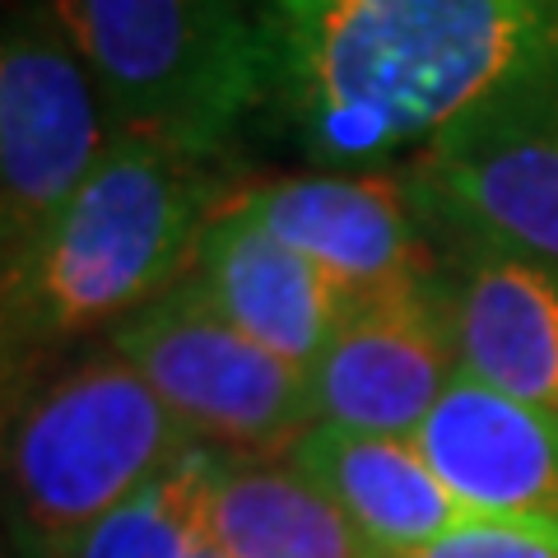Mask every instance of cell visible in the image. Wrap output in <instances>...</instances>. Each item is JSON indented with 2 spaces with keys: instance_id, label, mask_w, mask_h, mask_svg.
<instances>
[{
  "instance_id": "obj_6",
  "label": "cell",
  "mask_w": 558,
  "mask_h": 558,
  "mask_svg": "<svg viewBox=\"0 0 558 558\" xmlns=\"http://www.w3.org/2000/svg\"><path fill=\"white\" fill-rule=\"evenodd\" d=\"M108 94L57 10L14 14L0 47V242L20 256L121 145Z\"/></svg>"
},
{
  "instance_id": "obj_11",
  "label": "cell",
  "mask_w": 558,
  "mask_h": 558,
  "mask_svg": "<svg viewBox=\"0 0 558 558\" xmlns=\"http://www.w3.org/2000/svg\"><path fill=\"white\" fill-rule=\"evenodd\" d=\"M182 279L223 322L303 373L326 354L363 299L317 260L229 209H215L205 223Z\"/></svg>"
},
{
  "instance_id": "obj_13",
  "label": "cell",
  "mask_w": 558,
  "mask_h": 558,
  "mask_svg": "<svg viewBox=\"0 0 558 558\" xmlns=\"http://www.w3.org/2000/svg\"><path fill=\"white\" fill-rule=\"evenodd\" d=\"M284 457L354 521L377 558H418L470 521L414 438L312 424Z\"/></svg>"
},
{
  "instance_id": "obj_1",
  "label": "cell",
  "mask_w": 558,
  "mask_h": 558,
  "mask_svg": "<svg viewBox=\"0 0 558 558\" xmlns=\"http://www.w3.org/2000/svg\"><path fill=\"white\" fill-rule=\"evenodd\" d=\"M558 75V0H270L266 102L307 163H410Z\"/></svg>"
},
{
  "instance_id": "obj_7",
  "label": "cell",
  "mask_w": 558,
  "mask_h": 558,
  "mask_svg": "<svg viewBox=\"0 0 558 558\" xmlns=\"http://www.w3.org/2000/svg\"><path fill=\"white\" fill-rule=\"evenodd\" d=\"M219 209L252 219L363 299L438 284L447 233L414 172H312L229 191Z\"/></svg>"
},
{
  "instance_id": "obj_8",
  "label": "cell",
  "mask_w": 558,
  "mask_h": 558,
  "mask_svg": "<svg viewBox=\"0 0 558 558\" xmlns=\"http://www.w3.org/2000/svg\"><path fill=\"white\" fill-rule=\"evenodd\" d=\"M442 229L558 270V75L405 163Z\"/></svg>"
},
{
  "instance_id": "obj_15",
  "label": "cell",
  "mask_w": 558,
  "mask_h": 558,
  "mask_svg": "<svg viewBox=\"0 0 558 558\" xmlns=\"http://www.w3.org/2000/svg\"><path fill=\"white\" fill-rule=\"evenodd\" d=\"M219 447L191 442L149 488L47 558H201L209 539V484Z\"/></svg>"
},
{
  "instance_id": "obj_10",
  "label": "cell",
  "mask_w": 558,
  "mask_h": 558,
  "mask_svg": "<svg viewBox=\"0 0 558 558\" xmlns=\"http://www.w3.org/2000/svg\"><path fill=\"white\" fill-rule=\"evenodd\" d=\"M457 377L438 284L359 299L354 317L307 368L317 424L414 438Z\"/></svg>"
},
{
  "instance_id": "obj_12",
  "label": "cell",
  "mask_w": 558,
  "mask_h": 558,
  "mask_svg": "<svg viewBox=\"0 0 558 558\" xmlns=\"http://www.w3.org/2000/svg\"><path fill=\"white\" fill-rule=\"evenodd\" d=\"M414 442L470 517L558 531V414L457 373Z\"/></svg>"
},
{
  "instance_id": "obj_5",
  "label": "cell",
  "mask_w": 558,
  "mask_h": 558,
  "mask_svg": "<svg viewBox=\"0 0 558 558\" xmlns=\"http://www.w3.org/2000/svg\"><path fill=\"white\" fill-rule=\"evenodd\" d=\"M108 344L205 447L284 457L317 424L307 373L223 322L186 279L131 312Z\"/></svg>"
},
{
  "instance_id": "obj_2",
  "label": "cell",
  "mask_w": 558,
  "mask_h": 558,
  "mask_svg": "<svg viewBox=\"0 0 558 558\" xmlns=\"http://www.w3.org/2000/svg\"><path fill=\"white\" fill-rule=\"evenodd\" d=\"M215 159L121 140L89 182L5 260V387L168 293L215 219Z\"/></svg>"
},
{
  "instance_id": "obj_14",
  "label": "cell",
  "mask_w": 558,
  "mask_h": 558,
  "mask_svg": "<svg viewBox=\"0 0 558 558\" xmlns=\"http://www.w3.org/2000/svg\"><path fill=\"white\" fill-rule=\"evenodd\" d=\"M209 539L223 558H377L354 521L289 457L219 451Z\"/></svg>"
},
{
  "instance_id": "obj_4",
  "label": "cell",
  "mask_w": 558,
  "mask_h": 558,
  "mask_svg": "<svg viewBox=\"0 0 558 558\" xmlns=\"http://www.w3.org/2000/svg\"><path fill=\"white\" fill-rule=\"evenodd\" d=\"M196 442L117 349L75 359L10 410L5 480L20 535L61 549L112 517Z\"/></svg>"
},
{
  "instance_id": "obj_3",
  "label": "cell",
  "mask_w": 558,
  "mask_h": 558,
  "mask_svg": "<svg viewBox=\"0 0 558 558\" xmlns=\"http://www.w3.org/2000/svg\"><path fill=\"white\" fill-rule=\"evenodd\" d=\"M121 135L215 159L266 102L270 0H47Z\"/></svg>"
},
{
  "instance_id": "obj_17",
  "label": "cell",
  "mask_w": 558,
  "mask_h": 558,
  "mask_svg": "<svg viewBox=\"0 0 558 558\" xmlns=\"http://www.w3.org/2000/svg\"><path fill=\"white\" fill-rule=\"evenodd\" d=\"M5 558H47V554H43L38 545H28V539L20 535V545H10V554H5Z\"/></svg>"
},
{
  "instance_id": "obj_16",
  "label": "cell",
  "mask_w": 558,
  "mask_h": 558,
  "mask_svg": "<svg viewBox=\"0 0 558 558\" xmlns=\"http://www.w3.org/2000/svg\"><path fill=\"white\" fill-rule=\"evenodd\" d=\"M418 558H558V531L526 526V521L470 517L465 526L442 535Z\"/></svg>"
},
{
  "instance_id": "obj_9",
  "label": "cell",
  "mask_w": 558,
  "mask_h": 558,
  "mask_svg": "<svg viewBox=\"0 0 558 558\" xmlns=\"http://www.w3.org/2000/svg\"><path fill=\"white\" fill-rule=\"evenodd\" d=\"M442 233L438 307L457 373L558 414V270L494 242Z\"/></svg>"
}]
</instances>
